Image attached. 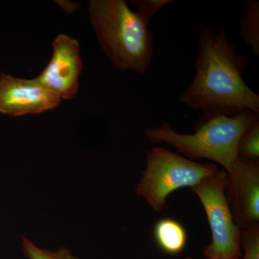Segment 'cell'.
<instances>
[{"instance_id": "obj_1", "label": "cell", "mask_w": 259, "mask_h": 259, "mask_svg": "<svg viewBox=\"0 0 259 259\" xmlns=\"http://www.w3.org/2000/svg\"><path fill=\"white\" fill-rule=\"evenodd\" d=\"M246 64V58L237 54L223 27L218 32L200 27L195 75L180 102L203 112L202 120L246 110L258 114L259 95L242 77Z\"/></svg>"}, {"instance_id": "obj_2", "label": "cell", "mask_w": 259, "mask_h": 259, "mask_svg": "<svg viewBox=\"0 0 259 259\" xmlns=\"http://www.w3.org/2000/svg\"><path fill=\"white\" fill-rule=\"evenodd\" d=\"M88 13L99 45L116 69L146 74L153 54L148 23L125 0H90Z\"/></svg>"}, {"instance_id": "obj_3", "label": "cell", "mask_w": 259, "mask_h": 259, "mask_svg": "<svg viewBox=\"0 0 259 259\" xmlns=\"http://www.w3.org/2000/svg\"><path fill=\"white\" fill-rule=\"evenodd\" d=\"M258 120V114L243 111L235 115H216L204 119L193 134H180L168 122L145 131L154 144L164 143L177 148L185 158H206L231 173L239 160L238 147L242 136Z\"/></svg>"}, {"instance_id": "obj_4", "label": "cell", "mask_w": 259, "mask_h": 259, "mask_svg": "<svg viewBox=\"0 0 259 259\" xmlns=\"http://www.w3.org/2000/svg\"><path fill=\"white\" fill-rule=\"evenodd\" d=\"M218 171L212 163H198L164 148L154 147L147 152L146 168L136 185V193L153 210L161 212L170 194L192 188Z\"/></svg>"}, {"instance_id": "obj_5", "label": "cell", "mask_w": 259, "mask_h": 259, "mask_svg": "<svg viewBox=\"0 0 259 259\" xmlns=\"http://www.w3.org/2000/svg\"><path fill=\"white\" fill-rule=\"evenodd\" d=\"M224 170L206 177L191 190L202 204L211 231V243L204 248L207 259H241L242 229L235 223L226 191Z\"/></svg>"}, {"instance_id": "obj_6", "label": "cell", "mask_w": 259, "mask_h": 259, "mask_svg": "<svg viewBox=\"0 0 259 259\" xmlns=\"http://www.w3.org/2000/svg\"><path fill=\"white\" fill-rule=\"evenodd\" d=\"M52 56L47 66L35 79L59 100H69L79 91L83 69L79 42L66 34H59L52 44Z\"/></svg>"}, {"instance_id": "obj_7", "label": "cell", "mask_w": 259, "mask_h": 259, "mask_svg": "<svg viewBox=\"0 0 259 259\" xmlns=\"http://www.w3.org/2000/svg\"><path fill=\"white\" fill-rule=\"evenodd\" d=\"M61 100L33 79L0 73V113L10 117L37 115L54 110Z\"/></svg>"}, {"instance_id": "obj_8", "label": "cell", "mask_w": 259, "mask_h": 259, "mask_svg": "<svg viewBox=\"0 0 259 259\" xmlns=\"http://www.w3.org/2000/svg\"><path fill=\"white\" fill-rule=\"evenodd\" d=\"M228 175V187L237 225L243 228L259 222V161L240 158Z\"/></svg>"}, {"instance_id": "obj_9", "label": "cell", "mask_w": 259, "mask_h": 259, "mask_svg": "<svg viewBox=\"0 0 259 259\" xmlns=\"http://www.w3.org/2000/svg\"><path fill=\"white\" fill-rule=\"evenodd\" d=\"M153 238L158 248L169 255H178L185 250L187 233L177 220L162 218L155 223Z\"/></svg>"}, {"instance_id": "obj_10", "label": "cell", "mask_w": 259, "mask_h": 259, "mask_svg": "<svg viewBox=\"0 0 259 259\" xmlns=\"http://www.w3.org/2000/svg\"><path fill=\"white\" fill-rule=\"evenodd\" d=\"M241 33L253 54L259 55V2L247 0L242 5Z\"/></svg>"}, {"instance_id": "obj_11", "label": "cell", "mask_w": 259, "mask_h": 259, "mask_svg": "<svg viewBox=\"0 0 259 259\" xmlns=\"http://www.w3.org/2000/svg\"><path fill=\"white\" fill-rule=\"evenodd\" d=\"M238 156L244 159L258 160L259 121L245 131L240 140L238 147Z\"/></svg>"}, {"instance_id": "obj_12", "label": "cell", "mask_w": 259, "mask_h": 259, "mask_svg": "<svg viewBox=\"0 0 259 259\" xmlns=\"http://www.w3.org/2000/svg\"><path fill=\"white\" fill-rule=\"evenodd\" d=\"M22 239L23 253L28 259H78L64 247L56 251H51L37 247L25 237H22Z\"/></svg>"}, {"instance_id": "obj_13", "label": "cell", "mask_w": 259, "mask_h": 259, "mask_svg": "<svg viewBox=\"0 0 259 259\" xmlns=\"http://www.w3.org/2000/svg\"><path fill=\"white\" fill-rule=\"evenodd\" d=\"M241 247L244 250L242 259H259L258 223L242 228Z\"/></svg>"}, {"instance_id": "obj_14", "label": "cell", "mask_w": 259, "mask_h": 259, "mask_svg": "<svg viewBox=\"0 0 259 259\" xmlns=\"http://www.w3.org/2000/svg\"><path fill=\"white\" fill-rule=\"evenodd\" d=\"M173 3L171 0H134L132 4L137 8L138 13L145 21L149 23L151 19L163 7Z\"/></svg>"}, {"instance_id": "obj_15", "label": "cell", "mask_w": 259, "mask_h": 259, "mask_svg": "<svg viewBox=\"0 0 259 259\" xmlns=\"http://www.w3.org/2000/svg\"><path fill=\"white\" fill-rule=\"evenodd\" d=\"M56 3H59L58 4L60 5L61 8L67 13H73L78 8V4L76 3H70L67 1H59L56 2Z\"/></svg>"}, {"instance_id": "obj_16", "label": "cell", "mask_w": 259, "mask_h": 259, "mask_svg": "<svg viewBox=\"0 0 259 259\" xmlns=\"http://www.w3.org/2000/svg\"><path fill=\"white\" fill-rule=\"evenodd\" d=\"M185 259H198V258H192V257H187V258H186ZM205 259H207V258H205Z\"/></svg>"}]
</instances>
